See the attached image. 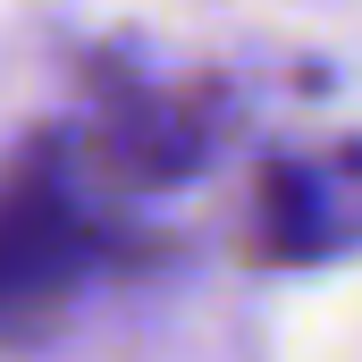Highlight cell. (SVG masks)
<instances>
[{"label": "cell", "instance_id": "cell-2", "mask_svg": "<svg viewBox=\"0 0 362 362\" xmlns=\"http://www.w3.org/2000/svg\"><path fill=\"white\" fill-rule=\"evenodd\" d=\"M228 101L211 85H144L127 68H110L101 93H93V127H85V152L101 177H127V185H169L185 177L211 135H219Z\"/></svg>", "mask_w": 362, "mask_h": 362}, {"label": "cell", "instance_id": "cell-3", "mask_svg": "<svg viewBox=\"0 0 362 362\" xmlns=\"http://www.w3.org/2000/svg\"><path fill=\"white\" fill-rule=\"evenodd\" d=\"M362 245V144L346 152H286L253 185V262H329Z\"/></svg>", "mask_w": 362, "mask_h": 362}, {"label": "cell", "instance_id": "cell-1", "mask_svg": "<svg viewBox=\"0 0 362 362\" xmlns=\"http://www.w3.org/2000/svg\"><path fill=\"white\" fill-rule=\"evenodd\" d=\"M135 262L110 211H93L59 144H34L0 185V337L42 329L85 278Z\"/></svg>", "mask_w": 362, "mask_h": 362}]
</instances>
